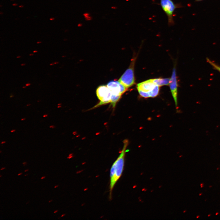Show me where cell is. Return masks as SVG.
<instances>
[{
    "instance_id": "cell-29",
    "label": "cell",
    "mask_w": 220,
    "mask_h": 220,
    "mask_svg": "<svg viewBox=\"0 0 220 220\" xmlns=\"http://www.w3.org/2000/svg\"><path fill=\"white\" fill-rule=\"evenodd\" d=\"M38 52V51H33L34 53H36V52Z\"/></svg>"
},
{
    "instance_id": "cell-43",
    "label": "cell",
    "mask_w": 220,
    "mask_h": 220,
    "mask_svg": "<svg viewBox=\"0 0 220 220\" xmlns=\"http://www.w3.org/2000/svg\"><path fill=\"white\" fill-rule=\"evenodd\" d=\"M30 105V104H29H29H28V105H27V106H28V105Z\"/></svg>"
},
{
    "instance_id": "cell-27",
    "label": "cell",
    "mask_w": 220,
    "mask_h": 220,
    "mask_svg": "<svg viewBox=\"0 0 220 220\" xmlns=\"http://www.w3.org/2000/svg\"><path fill=\"white\" fill-rule=\"evenodd\" d=\"M80 25V27H81V26H82V24H79L78 25Z\"/></svg>"
},
{
    "instance_id": "cell-32",
    "label": "cell",
    "mask_w": 220,
    "mask_h": 220,
    "mask_svg": "<svg viewBox=\"0 0 220 220\" xmlns=\"http://www.w3.org/2000/svg\"><path fill=\"white\" fill-rule=\"evenodd\" d=\"M5 142H5V141H4V142H2V144H4V143H5Z\"/></svg>"
},
{
    "instance_id": "cell-14",
    "label": "cell",
    "mask_w": 220,
    "mask_h": 220,
    "mask_svg": "<svg viewBox=\"0 0 220 220\" xmlns=\"http://www.w3.org/2000/svg\"><path fill=\"white\" fill-rule=\"evenodd\" d=\"M45 178H46V176H43V177H42L41 178V179H44Z\"/></svg>"
},
{
    "instance_id": "cell-23",
    "label": "cell",
    "mask_w": 220,
    "mask_h": 220,
    "mask_svg": "<svg viewBox=\"0 0 220 220\" xmlns=\"http://www.w3.org/2000/svg\"><path fill=\"white\" fill-rule=\"evenodd\" d=\"M47 116H48V115H44L43 117H47Z\"/></svg>"
},
{
    "instance_id": "cell-7",
    "label": "cell",
    "mask_w": 220,
    "mask_h": 220,
    "mask_svg": "<svg viewBox=\"0 0 220 220\" xmlns=\"http://www.w3.org/2000/svg\"><path fill=\"white\" fill-rule=\"evenodd\" d=\"M169 86L171 93L174 98L176 105H177V83L176 76V70L173 69L172 75L170 79Z\"/></svg>"
},
{
    "instance_id": "cell-18",
    "label": "cell",
    "mask_w": 220,
    "mask_h": 220,
    "mask_svg": "<svg viewBox=\"0 0 220 220\" xmlns=\"http://www.w3.org/2000/svg\"><path fill=\"white\" fill-rule=\"evenodd\" d=\"M5 168H6L5 167H3V168H2L1 169V170H4L5 169Z\"/></svg>"
},
{
    "instance_id": "cell-17",
    "label": "cell",
    "mask_w": 220,
    "mask_h": 220,
    "mask_svg": "<svg viewBox=\"0 0 220 220\" xmlns=\"http://www.w3.org/2000/svg\"><path fill=\"white\" fill-rule=\"evenodd\" d=\"M22 174H23L22 173H19L18 174V176H20V175H22Z\"/></svg>"
},
{
    "instance_id": "cell-33",
    "label": "cell",
    "mask_w": 220,
    "mask_h": 220,
    "mask_svg": "<svg viewBox=\"0 0 220 220\" xmlns=\"http://www.w3.org/2000/svg\"><path fill=\"white\" fill-rule=\"evenodd\" d=\"M58 62H55L54 63V64H58Z\"/></svg>"
},
{
    "instance_id": "cell-24",
    "label": "cell",
    "mask_w": 220,
    "mask_h": 220,
    "mask_svg": "<svg viewBox=\"0 0 220 220\" xmlns=\"http://www.w3.org/2000/svg\"><path fill=\"white\" fill-rule=\"evenodd\" d=\"M52 201H53V200H50L49 201V202H49V203H51V202H52Z\"/></svg>"
},
{
    "instance_id": "cell-20",
    "label": "cell",
    "mask_w": 220,
    "mask_h": 220,
    "mask_svg": "<svg viewBox=\"0 0 220 220\" xmlns=\"http://www.w3.org/2000/svg\"><path fill=\"white\" fill-rule=\"evenodd\" d=\"M58 212V210H55L54 212V213H57V212Z\"/></svg>"
},
{
    "instance_id": "cell-42",
    "label": "cell",
    "mask_w": 220,
    "mask_h": 220,
    "mask_svg": "<svg viewBox=\"0 0 220 220\" xmlns=\"http://www.w3.org/2000/svg\"><path fill=\"white\" fill-rule=\"evenodd\" d=\"M2 176V175H0V177H1Z\"/></svg>"
},
{
    "instance_id": "cell-34",
    "label": "cell",
    "mask_w": 220,
    "mask_h": 220,
    "mask_svg": "<svg viewBox=\"0 0 220 220\" xmlns=\"http://www.w3.org/2000/svg\"><path fill=\"white\" fill-rule=\"evenodd\" d=\"M28 174H26V175H25V176H28Z\"/></svg>"
},
{
    "instance_id": "cell-21",
    "label": "cell",
    "mask_w": 220,
    "mask_h": 220,
    "mask_svg": "<svg viewBox=\"0 0 220 220\" xmlns=\"http://www.w3.org/2000/svg\"><path fill=\"white\" fill-rule=\"evenodd\" d=\"M58 186H59V185H56V186H55V187H54V188H58Z\"/></svg>"
},
{
    "instance_id": "cell-40",
    "label": "cell",
    "mask_w": 220,
    "mask_h": 220,
    "mask_svg": "<svg viewBox=\"0 0 220 220\" xmlns=\"http://www.w3.org/2000/svg\"><path fill=\"white\" fill-rule=\"evenodd\" d=\"M64 215H62V216H64Z\"/></svg>"
},
{
    "instance_id": "cell-30",
    "label": "cell",
    "mask_w": 220,
    "mask_h": 220,
    "mask_svg": "<svg viewBox=\"0 0 220 220\" xmlns=\"http://www.w3.org/2000/svg\"><path fill=\"white\" fill-rule=\"evenodd\" d=\"M33 55H34V54H31L29 55V56H32Z\"/></svg>"
},
{
    "instance_id": "cell-10",
    "label": "cell",
    "mask_w": 220,
    "mask_h": 220,
    "mask_svg": "<svg viewBox=\"0 0 220 220\" xmlns=\"http://www.w3.org/2000/svg\"><path fill=\"white\" fill-rule=\"evenodd\" d=\"M84 16L86 20L87 21L91 20L92 19V17L90 16L89 14L88 13H85L84 14Z\"/></svg>"
},
{
    "instance_id": "cell-31",
    "label": "cell",
    "mask_w": 220,
    "mask_h": 220,
    "mask_svg": "<svg viewBox=\"0 0 220 220\" xmlns=\"http://www.w3.org/2000/svg\"><path fill=\"white\" fill-rule=\"evenodd\" d=\"M25 65V64H21V65L22 66H24V65Z\"/></svg>"
},
{
    "instance_id": "cell-15",
    "label": "cell",
    "mask_w": 220,
    "mask_h": 220,
    "mask_svg": "<svg viewBox=\"0 0 220 220\" xmlns=\"http://www.w3.org/2000/svg\"><path fill=\"white\" fill-rule=\"evenodd\" d=\"M54 19H55V18H50V20L51 21H53V20H54Z\"/></svg>"
},
{
    "instance_id": "cell-22",
    "label": "cell",
    "mask_w": 220,
    "mask_h": 220,
    "mask_svg": "<svg viewBox=\"0 0 220 220\" xmlns=\"http://www.w3.org/2000/svg\"><path fill=\"white\" fill-rule=\"evenodd\" d=\"M28 170H29L28 169H26V170H25L24 172H26L28 171Z\"/></svg>"
},
{
    "instance_id": "cell-28",
    "label": "cell",
    "mask_w": 220,
    "mask_h": 220,
    "mask_svg": "<svg viewBox=\"0 0 220 220\" xmlns=\"http://www.w3.org/2000/svg\"><path fill=\"white\" fill-rule=\"evenodd\" d=\"M54 65V63H51L50 64V65Z\"/></svg>"
},
{
    "instance_id": "cell-2",
    "label": "cell",
    "mask_w": 220,
    "mask_h": 220,
    "mask_svg": "<svg viewBox=\"0 0 220 220\" xmlns=\"http://www.w3.org/2000/svg\"><path fill=\"white\" fill-rule=\"evenodd\" d=\"M159 87L156 85L152 79L138 84L137 89L140 95L144 98H154L159 94Z\"/></svg>"
},
{
    "instance_id": "cell-36",
    "label": "cell",
    "mask_w": 220,
    "mask_h": 220,
    "mask_svg": "<svg viewBox=\"0 0 220 220\" xmlns=\"http://www.w3.org/2000/svg\"><path fill=\"white\" fill-rule=\"evenodd\" d=\"M112 8L113 9H115V7H112Z\"/></svg>"
},
{
    "instance_id": "cell-11",
    "label": "cell",
    "mask_w": 220,
    "mask_h": 220,
    "mask_svg": "<svg viewBox=\"0 0 220 220\" xmlns=\"http://www.w3.org/2000/svg\"><path fill=\"white\" fill-rule=\"evenodd\" d=\"M22 164L24 166H25L27 165V163L26 162H24Z\"/></svg>"
},
{
    "instance_id": "cell-25",
    "label": "cell",
    "mask_w": 220,
    "mask_h": 220,
    "mask_svg": "<svg viewBox=\"0 0 220 220\" xmlns=\"http://www.w3.org/2000/svg\"><path fill=\"white\" fill-rule=\"evenodd\" d=\"M42 43V42H38L37 43L38 44H40V43Z\"/></svg>"
},
{
    "instance_id": "cell-3",
    "label": "cell",
    "mask_w": 220,
    "mask_h": 220,
    "mask_svg": "<svg viewBox=\"0 0 220 220\" xmlns=\"http://www.w3.org/2000/svg\"><path fill=\"white\" fill-rule=\"evenodd\" d=\"M107 87L111 91L112 97L111 103L115 107L122 95L127 90V88L118 81H113L109 82Z\"/></svg>"
},
{
    "instance_id": "cell-6",
    "label": "cell",
    "mask_w": 220,
    "mask_h": 220,
    "mask_svg": "<svg viewBox=\"0 0 220 220\" xmlns=\"http://www.w3.org/2000/svg\"><path fill=\"white\" fill-rule=\"evenodd\" d=\"M96 93L100 102L94 107L111 102L112 93L107 85H101L98 87Z\"/></svg>"
},
{
    "instance_id": "cell-1",
    "label": "cell",
    "mask_w": 220,
    "mask_h": 220,
    "mask_svg": "<svg viewBox=\"0 0 220 220\" xmlns=\"http://www.w3.org/2000/svg\"><path fill=\"white\" fill-rule=\"evenodd\" d=\"M123 142V150L118 158L113 164L110 171V198H112L114 187L121 176L124 169L126 150L128 144V140L125 139Z\"/></svg>"
},
{
    "instance_id": "cell-9",
    "label": "cell",
    "mask_w": 220,
    "mask_h": 220,
    "mask_svg": "<svg viewBox=\"0 0 220 220\" xmlns=\"http://www.w3.org/2000/svg\"><path fill=\"white\" fill-rule=\"evenodd\" d=\"M207 61L210 64H211L213 68L215 69L218 71L220 72V67L216 64L215 63L212 62L209 59H207Z\"/></svg>"
},
{
    "instance_id": "cell-13",
    "label": "cell",
    "mask_w": 220,
    "mask_h": 220,
    "mask_svg": "<svg viewBox=\"0 0 220 220\" xmlns=\"http://www.w3.org/2000/svg\"><path fill=\"white\" fill-rule=\"evenodd\" d=\"M12 5L13 6H17L18 5V4H16V3H15V4H13Z\"/></svg>"
},
{
    "instance_id": "cell-4",
    "label": "cell",
    "mask_w": 220,
    "mask_h": 220,
    "mask_svg": "<svg viewBox=\"0 0 220 220\" xmlns=\"http://www.w3.org/2000/svg\"><path fill=\"white\" fill-rule=\"evenodd\" d=\"M160 1L161 8L167 17L168 25H173L174 13L175 9L179 7V5L175 4L172 0H160Z\"/></svg>"
},
{
    "instance_id": "cell-19",
    "label": "cell",
    "mask_w": 220,
    "mask_h": 220,
    "mask_svg": "<svg viewBox=\"0 0 220 220\" xmlns=\"http://www.w3.org/2000/svg\"><path fill=\"white\" fill-rule=\"evenodd\" d=\"M20 8H23L24 7V6L23 5H21L20 6H19V7Z\"/></svg>"
},
{
    "instance_id": "cell-8",
    "label": "cell",
    "mask_w": 220,
    "mask_h": 220,
    "mask_svg": "<svg viewBox=\"0 0 220 220\" xmlns=\"http://www.w3.org/2000/svg\"><path fill=\"white\" fill-rule=\"evenodd\" d=\"M154 83L159 87L168 85L169 84L170 79L169 78H157L152 79Z\"/></svg>"
},
{
    "instance_id": "cell-26",
    "label": "cell",
    "mask_w": 220,
    "mask_h": 220,
    "mask_svg": "<svg viewBox=\"0 0 220 220\" xmlns=\"http://www.w3.org/2000/svg\"><path fill=\"white\" fill-rule=\"evenodd\" d=\"M15 131V130H12L11 131V132H14Z\"/></svg>"
},
{
    "instance_id": "cell-12",
    "label": "cell",
    "mask_w": 220,
    "mask_h": 220,
    "mask_svg": "<svg viewBox=\"0 0 220 220\" xmlns=\"http://www.w3.org/2000/svg\"><path fill=\"white\" fill-rule=\"evenodd\" d=\"M31 85V84L30 83H28L26 84V86H28Z\"/></svg>"
},
{
    "instance_id": "cell-16",
    "label": "cell",
    "mask_w": 220,
    "mask_h": 220,
    "mask_svg": "<svg viewBox=\"0 0 220 220\" xmlns=\"http://www.w3.org/2000/svg\"><path fill=\"white\" fill-rule=\"evenodd\" d=\"M50 128H55V126L53 125H51L50 127Z\"/></svg>"
},
{
    "instance_id": "cell-35",
    "label": "cell",
    "mask_w": 220,
    "mask_h": 220,
    "mask_svg": "<svg viewBox=\"0 0 220 220\" xmlns=\"http://www.w3.org/2000/svg\"><path fill=\"white\" fill-rule=\"evenodd\" d=\"M20 57H21V56H17V58H20Z\"/></svg>"
},
{
    "instance_id": "cell-37",
    "label": "cell",
    "mask_w": 220,
    "mask_h": 220,
    "mask_svg": "<svg viewBox=\"0 0 220 220\" xmlns=\"http://www.w3.org/2000/svg\"><path fill=\"white\" fill-rule=\"evenodd\" d=\"M25 120V118L22 119V121H23V120Z\"/></svg>"
},
{
    "instance_id": "cell-38",
    "label": "cell",
    "mask_w": 220,
    "mask_h": 220,
    "mask_svg": "<svg viewBox=\"0 0 220 220\" xmlns=\"http://www.w3.org/2000/svg\"><path fill=\"white\" fill-rule=\"evenodd\" d=\"M202 1V0H197V1Z\"/></svg>"
},
{
    "instance_id": "cell-5",
    "label": "cell",
    "mask_w": 220,
    "mask_h": 220,
    "mask_svg": "<svg viewBox=\"0 0 220 220\" xmlns=\"http://www.w3.org/2000/svg\"><path fill=\"white\" fill-rule=\"evenodd\" d=\"M134 61L132 62L130 66L121 76L118 81L127 88H128L135 83V78L134 73Z\"/></svg>"
},
{
    "instance_id": "cell-39",
    "label": "cell",
    "mask_w": 220,
    "mask_h": 220,
    "mask_svg": "<svg viewBox=\"0 0 220 220\" xmlns=\"http://www.w3.org/2000/svg\"><path fill=\"white\" fill-rule=\"evenodd\" d=\"M26 88V87H25V86H24V87H23V88Z\"/></svg>"
},
{
    "instance_id": "cell-41",
    "label": "cell",
    "mask_w": 220,
    "mask_h": 220,
    "mask_svg": "<svg viewBox=\"0 0 220 220\" xmlns=\"http://www.w3.org/2000/svg\"><path fill=\"white\" fill-rule=\"evenodd\" d=\"M11 1H14V0H11Z\"/></svg>"
}]
</instances>
